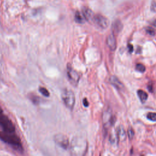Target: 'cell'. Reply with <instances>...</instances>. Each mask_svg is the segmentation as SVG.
Instances as JSON below:
<instances>
[{
	"label": "cell",
	"mask_w": 156,
	"mask_h": 156,
	"mask_svg": "<svg viewBox=\"0 0 156 156\" xmlns=\"http://www.w3.org/2000/svg\"><path fill=\"white\" fill-rule=\"evenodd\" d=\"M62 99L65 106L72 111L73 109L76 102V98L74 92L70 89H66L62 91Z\"/></svg>",
	"instance_id": "3957f363"
},
{
	"label": "cell",
	"mask_w": 156,
	"mask_h": 156,
	"mask_svg": "<svg viewBox=\"0 0 156 156\" xmlns=\"http://www.w3.org/2000/svg\"><path fill=\"white\" fill-rule=\"evenodd\" d=\"M66 73L71 84L74 86H76L81 79V74L73 69V67L70 65H67Z\"/></svg>",
	"instance_id": "277c9868"
},
{
	"label": "cell",
	"mask_w": 156,
	"mask_h": 156,
	"mask_svg": "<svg viewBox=\"0 0 156 156\" xmlns=\"http://www.w3.org/2000/svg\"><path fill=\"white\" fill-rule=\"evenodd\" d=\"M142 156H143V155H142Z\"/></svg>",
	"instance_id": "603a6c76"
},
{
	"label": "cell",
	"mask_w": 156,
	"mask_h": 156,
	"mask_svg": "<svg viewBox=\"0 0 156 156\" xmlns=\"http://www.w3.org/2000/svg\"><path fill=\"white\" fill-rule=\"evenodd\" d=\"M151 10L154 12H156V2L153 1L151 3Z\"/></svg>",
	"instance_id": "ffe728a7"
},
{
	"label": "cell",
	"mask_w": 156,
	"mask_h": 156,
	"mask_svg": "<svg viewBox=\"0 0 156 156\" xmlns=\"http://www.w3.org/2000/svg\"><path fill=\"white\" fill-rule=\"evenodd\" d=\"M137 95L138 96V98H140V101H141L142 103L146 102L148 97V95L147 92H145L143 90H138L137 91Z\"/></svg>",
	"instance_id": "4fadbf2b"
},
{
	"label": "cell",
	"mask_w": 156,
	"mask_h": 156,
	"mask_svg": "<svg viewBox=\"0 0 156 156\" xmlns=\"http://www.w3.org/2000/svg\"><path fill=\"white\" fill-rule=\"evenodd\" d=\"M112 115L111 111L109 109H107L106 111L103 112L102 114V122L104 125V129L107 130L109 126H111V119L112 118Z\"/></svg>",
	"instance_id": "52a82bcc"
},
{
	"label": "cell",
	"mask_w": 156,
	"mask_h": 156,
	"mask_svg": "<svg viewBox=\"0 0 156 156\" xmlns=\"http://www.w3.org/2000/svg\"><path fill=\"white\" fill-rule=\"evenodd\" d=\"M109 81H110L111 84L115 87L116 88H117V89L119 90H121L123 89V88H124L123 84L116 76H111Z\"/></svg>",
	"instance_id": "9c48e42d"
},
{
	"label": "cell",
	"mask_w": 156,
	"mask_h": 156,
	"mask_svg": "<svg viewBox=\"0 0 156 156\" xmlns=\"http://www.w3.org/2000/svg\"><path fill=\"white\" fill-rule=\"evenodd\" d=\"M70 156H85L88 149L87 140L79 136L72 138L70 143Z\"/></svg>",
	"instance_id": "7a4b0ae2"
},
{
	"label": "cell",
	"mask_w": 156,
	"mask_h": 156,
	"mask_svg": "<svg viewBox=\"0 0 156 156\" xmlns=\"http://www.w3.org/2000/svg\"><path fill=\"white\" fill-rule=\"evenodd\" d=\"M75 21L78 23H84L85 21L86 20L84 15L82 13H81L80 12H76L75 15Z\"/></svg>",
	"instance_id": "5bb4252c"
},
{
	"label": "cell",
	"mask_w": 156,
	"mask_h": 156,
	"mask_svg": "<svg viewBox=\"0 0 156 156\" xmlns=\"http://www.w3.org/2000/svg\"><path fill=\"white\" fill-rule=\"evenodd\" d=\"M83 104H84L85 107H88V104H89V103H88V101L87 100V99H84V100H83Z\"/></svg>",
	"instance_id": "44dd1931"
},
{
	"label": "cell",
	"mask_w": 156,
	"mask_h": 156,
	"mask_svg": "<svg viewBox=\"0 0 156 156\" xmlns=\"http://www.w3.org/2000/svg\"><path fill=\"white\" fill-rule=\"evenodd\" d=\"M147 117L149 120L152 121H156V113L149 112L147 114Z\"/></svg>",
	"instance_id": "2e32d148"
},
{
	"label": "cell",
	"mask_w": 156,
	"mask_h": 156,
	"mask_svg": "<svg viewBox=\"0 0 156 156\" xmlns=\"http://www.w3.org/2000/svg\"><path fill=\"white\" fill-rule=\"evenodd\" d=\"M93 22L95 23L102 29H106L108 27L109 22L107 18L102 16L101 15H96L93 17Z\"/></svg>",
	"instance_id": "8992f818"
},
{
	"label": "cell",
	"mask_w": 156,
	"mask_h": 156,
	"mask_svg": "<svg viewBox=\"0 0 156 156\" xmlns=\"http://www.w3.org/2000/svg\"><path fill=\"white\" fill-rule=\"evenodd\" d=\"M39 92L42 94L43 96L48 97L50 96V92H48V90L46 89V88L43 87H40L39 88Z\"/></svg>",
	"instance_id": "9a60e30c"
},
{
	"label": "cell",
	"mask_w": 156,
	"mask_h": 156,
	"mask_svg": "<svg viewBox=\"0 0 156 156\" xmlns=\"http://www.w3.org/2000/svg\"><path fill=\"white\" fill-rule=\"evenodd\" d=\"M107 45L112 51H115L117 48V41L115 35L111 34L107 38Z\"/></svg>",
	"instance_id": "ba28073f"
},
{
	"label": "cell",
	"mask_w": 156,
	"mask_h": 156,
	"mask_svg": "<svg viewBox=\"0 0 156 156\" xmlns=\"http://www.w3.org/2000/svg\"><path fill=\"white\" fill-rule=\"evenodd\" d=\"M0 139L18 151L23 150L22 143L17 134L14 123L0 107Z\"/></svg>",
	"instance_id": "6da1fadb"
},
{
	"label": "cell",
	"mask_w": 156,
	"mask_h": 156,
	"mask_svg": "<svg viewBox=\"0 0 156 156\" xmlns=\"http://www.w3.org/2000/svg\"><path fill=\"white\" fill-rule=\"evenodd\" d=\"M146 32L150 35L154 36L155 35V31L151 27H148L146 28Z\"/></svg>",
	"instance_id": "ac0fdd59"
},
{
	"label": "cell",
	"mask_w": 156,
	"mask_h": 156,
	"mask_svg": "<svg viewBox=\"0 0 156 156\" xmlns=\"http://www.w3.org/2000/svg\"><path fill=\"white\" fill-rule=\"evenodd\" d=\"M55 143L64 149H67L70 147L69 138L66 136L62 134H56L54 137Z\"/></svg>",
	"instance_id": "5b68a950"
},
{
	"label": "cell",
	"mask_w": 156,
	"mask_h": 156,
	"mask_svg": "<svg viewBox=\"0 0 156 156\" xmlns=\"http://www.w3.org/2000/svg\"><path fill=\"white\" fill-rule=\"evenodd\" d=\"M117 136L118 140H119V141L123 142L126 139L127 137L126 132L122 126H119L118 128L117 131Z\"/></svg>",
	"instance_id": "8fae6325"
},
{
	"label": "cell",
	"mask_w": 156,
	"mask_h": 156,
	"mask_svg": "<svg viewBox=\"0 0 156 156\" xmlns=\"http://www.w3.org/2000/svg\"><path fill=\"white\" fill-rule=\"evenodd\" d=\"M83 15L85 18L86 20H93V17H94V14L92 12V10L88 7H84L82 9V12Z\"/></svg>",
	"instance_id": "7c38bea8"
},
{
	"label": "cell",
	"mask_w": 156,
	"mask_h": 156,
	"mask_svg": "<svg viewBox=\"0 0 156 156\" xmlns=\"http://www.w3.org/2000/svg\"><path fill=\"white\" fill-rule=\"evenodd\" d=\"M134 131L133 129L132 128H129L128 130V138L129 140H132L134 136Z\"/></svg>",
	"instance_id": "d6986e66"
},
{
	"label": "cell",
	"mask_w": 156,
	"mask_h": 156,
	"mask_svg": "<svg viewBox=\"0 0 156 156\" xmlns=\"http://www.w3.org/2000/svg\"><path fill=\"white\" fill-rule=\"evenodd\" d=\"M128 48H129V53H132V52L133 51V46H132V45H129Z\"/></svg>",
	"instance_id": "7402d4cb"
},
{
	"label": "cell",
	"mask_w": 156,
	"mask_h": 156,
	"mask_svg": "<svg viewBox=\"0 0 156 156\" xmlns=\"http://www.w3.org/2000/svg\"><path fill=\"white\" fill-rule=\"evenodd\" d=\"M112 34H113L114 35H117L120 33L123 29V24L119 20L115 21L112 24Z\"/></svg>",
	"instance_id": "30bf717a"
},
{
	"label": "cell",
	"mask_w": 156,
	"mask_h": 156,
	"mask_svg": "<svg viewBox=\"0 0 156 156\" xmlns=\"http://www.w3.org/2000/svg\"><path fill=\"white\" fill-rule=\"evenodd\" d=\"M136 69L138 71L142 72V73H144L145 71V70H146V68H145V66L142 64H137L136 65Z\"/></svg>",
	"instance_id": "e0dca14e"
}]
</instances>
